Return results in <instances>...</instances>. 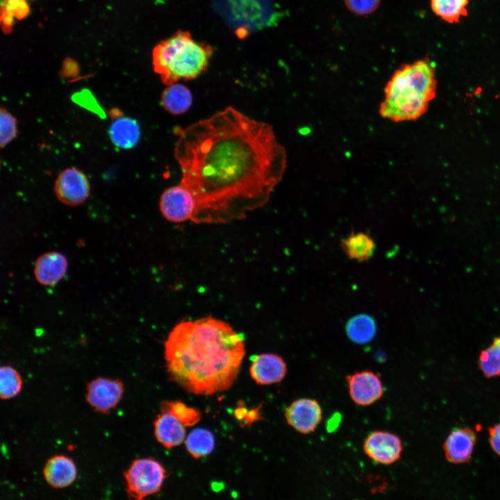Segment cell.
I'll return each instance as SVG.
<instances>
[{"label":"cell","instance_id":"obj_18","mask_svg":"<svg viewBox=\"0 0 500 500\" xmlns=\"http://www.w3.org/2000/svg\"><path fill=\"white\" fill-rule=\"evenodd\" d=\"M154 434L157 441L167 448L181 444L185 438V426L167 412H161L154 422Z\"/></svg>","mask_w":500,"mask_h":500},{"label":"cell","instance_id":"obj_3","mask_svg":"<svg viewBox=\"0 0 500 500\" xmlns=\"http://www.w3.org/2000/svg\"><path fill=\"white\" fill-rule=\"evenodd\" d=\"M436 66L428 57L397 68L387 82L378 112L394 122L415 121L437 95Z\"/></svg>","mask_w":500,"mask_h":500},{"label":"cell","instance_id":"obj_16","mask_svg":"<svg viewBox=\"0 0 500 500\" xmlns=\"http://www.w3.org/2000/svg\"><path fill=\"white\" fill-rule=\"evenodd\" d=\"M42 473L51 487L61 489L74 483L77 469L72 458L65 455H56L46 462Z\"/></svg>","mask_w":500,"mask_h":500},{"label":"cell","instance_id":"obj_7","mask_svg":"<svg viewBox=\"0 0 500 500\" xmlns=\"http://www.w3.org/2000/svg\"><path fill=\"white\" fill-rule=\"evenodd\" d=\"M349 395L359 406H369L380 400L385 389L381 376L366 369L356 371L345 376Z\"/></svg>","mask_w":500,"mask_h":500},{"label":"cell","instance_id":"obj_11","mask_svg":"<svg viewBox=\"0 0 500 500\" xmlns=\"http://www.w3.org/2000/svg\"><path fill=\"white\" fill-rule=\"evenodd\" d=\"M285 417L289 426L301 434L315 432L323 418V411L319 401L312 398H300L292 401L285 410Z\"/></svg>","mask_w":500,"mask_h":500},{"label":"cell","instance_id":"obj_6","mask_svg":"<svg viewBox=\"0 0 500 500\" xmlns=\"http://www.w3.org/2000/svg\"><path fill=\"white\" fill-rule=\"evenodd\" d=\"M124 476L126 494L133 500H143L157 493L167 477L163 465L152 458L133 460Z\"/></svg>","mask_w":500,"mask_h":500},{"label":"cell","instance_id":"obj_4","mask_svg":"<svg viewBox=\"0 0 500 500\" xmlns=\"http://www.w3.org/2000/svg\"><path fill=\"white\" fill-rule=\"evenodd\" d=\"M213 52L212 46L197 41L190 32L178 31L154 47L153 68L167 86L194 79L207 69Z\"/></svg>","mask_w":500,"mask_h":500},{"label":"cell","instance_id":"obj_24","mask_svg":"<svg viewBox=\"0 0 500 500\" xmlns=\"http://www.w3.org/2000/svg\"><path fill=\"white\" fill-rule=\"evenodd\" d=\"M478 367L486 378L500 376V337L481 351L478 358Z\"/></svg>","mask_w":500,"mask_h":500},{"label":"cell","instance_id":"obj_23","mask_svg":"<svg viewBox=\"0 0 500 500\" xmlns=\"http://www.w3.org/2000/svg\"><path fill=\"white\" fill-rule=\"evenodd\" d=\"M215 444V437L212 433L202 428L192 430L185 440L186 449L194 458L209 455L214 449Z\"/></svg>","mask_w":500,"mask_h":500},{"label":"cell","instance_id":"obj_21","mask_svg":"<svg viewBox=\"0 0 500 500\" xmlns=\"http://www.w3.org/2000/svg\"><path fill=\"white\" fill-rule=\"evenodd\" d=\"M345 253L359 262L369 260L374 254L376 244L374 240L362 232L352 233L342 241Z\"/></svg>","mask_w":500,"mask_h":500},{"label":"cell","instance_id":"obj_8","mask_svg":"<svg viewBox=\"0 0 500 500\" xmlns=\"http://www.w3.org/2000/svg\"><path fill=\"white\" fill-rule=\"evenodd\" d=\"M196 206L194 196L181 183L167 188L162 193L159 201L162 215L167 220L174 223L192 220Z\"/></svg>","mask_w":500,"mask_h":500},{"label":"cell","instance_id":"obj_12","mask_svg":"<svg viewBox=\"0 0 500 500\" xmlns=\"http://www.w3.org/2000/svg\"><path fill=\"white\" fill-rule=\"evenodd\" d=\"M124 385L119 379L99 377L90 381L86 389V400L97 412L106 413L120 401Z\"/></svg>","mask_w":500,"mask_h":500},{"label":"cell","instance_id":"obj_2","mask_svg":"<svg viewBox=\"0 0 500 500\" xmlns=\"http://www.w3.org/2000/svg\"><path fill=\"white\" fill-rule=\"evenodd\" d=\"M245 355L242 335L212 317L182 321L165 342L170 378L188 392L213 394L229 389Z\"/></svg>","mask_w":500,"mask_h":500},{"label":"cell","instance_id":"obj_10","mask_svg":"<svg viewBox=\"0 0 500 500\" xmlns=\"http://www.w3.org/2000/svg\"><path fill=\"white\" fill-rule=\"evenodd\" d=\"M363 451L373 461L391 465L400 459L403 451L401 438L390 431L376 430L365 439Z\"/></svg>","mask_w":500,"mask_h":500},{"label":"cell","instance_id":"obj_29","mask_svg":"<svg viewBox=\"0 0 500 500\" xmlns=\"http://www.w3.org/2000/svg\"><path fill=\"white\" fill-rule=\"evenodd\" d=\"M488 431L490 447L497 455L500 456V423L490 426Z\"/></svg>","mask_w":500,"mask_h":500},{"label":"cell","instance_id":"obj_22","mask_svg":"<svg viewBox=\"0 0 500 500\" xmlns=\"http://www.w3.org/2000/svg\"><path fill=\"white\" fill-rule=\"evenodd\" d=\"M469 0H431L433 12L443 21L455 24L468 15Z\"/></svg>","mask_w":500,"mask_h":500},{"label":"cell","instance_id":"obj_28","mask_svg":"<svg viewBox=\"0 0 500 500\" xmlns=\"http://www.w3.org/2000/svg\"><path fill=\"white\" fill-rule=\"evenodd\" d=\"M347 8L358 15H367L374 12L381 0H344Z\"/></svg>","mask_w":500,"mask_h":500},{"label":"cell","instance_id":"obj_13","mask_svg":"<svg viewBox=\"0 0 500 500\" xmlns=\"http://www.w3.org/2000/svg\"><path fill=\"white\" fill-rule=\"evenodd\" d=\"M288 372L284 359L275 353L255 356L250 366V374L257 384L271 385L281 382Z\"/></svg>","mask_w":500,"mask_h":500},{"label":"cell","instance_id":"obj_14","mask_svg":"<svg viewBox=\"0 0 500 500\" xmlns=\"http://www.w3.org/2000/svg\"><path fill=\"white\" fill-rule=\"evenodd\" d=\"M476 440V433L469 427L453 428L443 444L447 460L454 464L469 462Z\"/></svg>","mask_w":500,"mask_h":500},{"label":"cell","instance_id":"obj_17","mask_svg":"<svg viewBox=\"0 0 500 500\" xmlns=\"http://www.w3.org/2000/svg\"><path fill=\"white\" fill-rule=\"evenodd\" d=\"M109 135L114 145L123 149L134 147L140 138V127L138 122L129 117L122 115L112 117Z\"/></svg>","mask_w":500,"mask_h":500},{"label":"cell","instance_id":"obj_5","mask_svg":"<svg viewBox=\"0 0 500 500\" xmlns=\"http://www.w3.org/2000/svg\"><path fill=\"white\" fill-rule=\"evenodd\" d=\"M215 6L240 37L271 26L281 17L271 0H217Z\"/></svg>","mask_w":500,"mask_h":500},{"label":"cell","instance_id":"obj_27","mask_svg":"<svg viewBox=\"0 0 500 500\" xmlns=\"http://www.w3.org/2000/svg\"><path fill=\"white\" fill-rule=\"evenodd\" d=\"M0 145L3 148L17 135L16 118L4 107L0 110Z\"/></svg>","mask_w":500,"mask_h":500},{"label":"cell","instance_id":"obj_15","mask_svg":"<svg viewBox=\"0 0 500 500\" xmlns=\"http://www.w3.org/2000/svg\"><path fill=\"white\" fill-rule=\"evenodd\" d=\"M68 261L58 251H49L40 255L35 260L33 274L35 280L44 286L57 284L65 276Z\"/></svg>","mask_w":500,"mask_h":500},{"label":"cell","instance_id":"obj_19","mask_svg":"<svg viewBox=\"0 0 500 500\" xmlns=\"http://www.w3.org/2000/svg\"><path fill=\"white\" fill-rule=\"evenodd\" d=\"M192 103V94L190 90L180 83L168 85L161 94L162 107L173 115H181L187 112Z\"/></svg>","mask_w":500,"mask_h":500},{"label":"cell","instance_id":"obj_26","mask_svg":"<svg viewBox=\"0 0 500 500\" xmlns=\"http://www.w3.org/2000/svg\"><path fill=\"white\" fill-rule=\"evenodd\" d=\"M22 388V380L19 372L11 366H2L0 369L1 398H13L20 392Z\"/></svg>","mask_w":500,"mask_h":500},{"label":"cell","instance_id":"obj_25","mask_svg":"<svg viewBox=\"0 0 500 500\" xmlns=\"http://www.w3.org/2000/svg\"><path fill=\"white\" fill-rule=\"evenodd\" d=\"M161 412H167L185 426H193L200 420V412L196 408L186 406L181 401H163L160 406Z\"/></svg>","mask_w":500,"mask_h":500},{"label":"cell","instance_id":"obj_1","mask_svg":"<svg viewBox=\"0 0 500 500\" xmlns=\"http://www.w3.org/2000/svg\"><path fill=\"white\" fill-rule=\"evenodd\" d=\"M173 133L181 183L196 201L195 223L244 218L268 201L287 166L272 126L231 106Z\"/></svg>","mask_w":500,"mask_h":500},{"label":"cell","instance_id":"obj_9","mask_svg":"<svg viewBox=\"0 0 500 500\" xmlns=\"http://www.w3.org/2000/svg\"><path fill=\"white\" fill-rule=\"evenodd\" d=\"M54 191L57 199L63 204L76 206L84 203L90 195V185L81 170L69 167L57 176Z\"/></svg>","mask_w":500,"mask_h":500},{"label":"cell","instance_id":"obj_20","mask_svg":"<svg viewBox=\"0 0 500 500\" xmlns=\"http://www.w3.org/2000/svg\"><path fill=\"white\" fill-rule=\"evenodd\" d=\"M345 331L351 341L358 344H365L374 338L377 326L372 316L358 314L348 320Z\"/></svg>","mask_w":500,"mask_h":500}]
</instances>
